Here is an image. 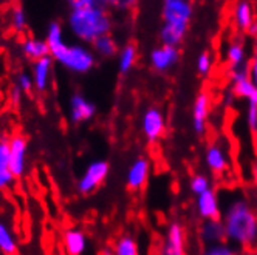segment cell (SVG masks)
<instances>
[{
  "instance_id": "cell-38",
  "label": "cell",
  "mask_w": 257,
  "mask_h": 255,
  "mask_svg": "<svg viewBox=\"0 0 257 255\" xmlns=\"http://www.w3.org/2000/svg\"><path fill=\"white\" fill-rule=\"evenodd\" d=\"M234 99H235V95H234V92L229 88L228 92L225 93V96H223V104H225V107H232L234 105Z\"/></svg>"
},
{
  "instance_id": "cell-21",
  "label": "cell",
  "mask_w": 257,
  "mask_h": 255,
  "mask_svg": "<svg viewBox=\"0 0 257 255\" xmlns=\"http://www.w3.org/2000/svg\"><path fill=\"white\" fill-rule=\"evenodd\" d=\"M21 51L31 62H38L50 56V48L45 39H39V38H27L21 45Z\"/></svg>"
},
{
  "instance_id": "cell-34",
  "label": "cell",
  "mask_w": 257,
  "mask_h": 255,
  "mask_svg": "<svg viewBox=\"0 0 257 255\" xmlns=\"http://www.w3.org/2000/svg\"><path fill=\"white\" fill-rule=\"evenodd\" d=\"M229 79H231L232 84L240 82V81H245V79H249L248 65L240 67V68H235V70H229Z\"/></svg>"
},
{
  "instance_id": "cell-13",
  "label": "cell",
  "mask_w": 257,
  "mask_h": 255,
  "mask_svg": "<svg viewBox=\"0 0 257 255\" xmlns=\"http://www.w3.org/2000/svg\"><path fill=\"white\" fill-rule=\"evenodd\" d=\"M195 212L203 221L218 220L222 218V206H220L218 193L214 189L206 190L195 198Z\"/></svg>"
},
{
  "instance_id": "cell-7",
  "label": "cell",
  "mask_w": 257,
  "mask_h": 255,
  "mask_svg": "<svg viewBox=\"0 0 257 255\" xmlns=\"http://www.w3.org/2000/svg\"><path fill=\"white\" fill-rule=\"evenodd\" d=\"M194 16V4L189 0H164L161 5L163 22L172 24H191Z\"/></svg>"
},
{
  "instance_id": "cell-28",
  "label": "cell",
  "mask_w": 257,
  "mask_h": 255,
  "mask_svg": "<svg viewBox=\"0 0 257 255\" xmlns=\"http://www.w3.org/2000/svg\"><path fill=\"white\" fill-rule=\"evenodd\" d=\"M209 189H212V184H211V178L206 173H194L189 178V192L195 198Z\"/></svg>"
},
{
  "instance_id": "cell-44",
  "label": "cell",
  "mask_w": 257,
  "mask_h": 255,
  "mask_svg": "<svg viewBox=\"0 0 257 255\" xmlns=\"http://www.w3.org/2000/svg\"><path fill=\"white\" fill-rule=\"evenodd\" d=\"M240 255H257V250L255 249H252V250H243Z\"/></svg>"
},
{
  "instance_id": "cell-19",
  "label": "cell",
  "mask_w": 257,
  "mask_h": 255,
  "mask_svg": "<svg viewBox=\"0 0 257 255\" xmlns=\"http://www.w3.org/2000/svg\"><path fill=\"white\" fill-rule=\"evenodd\" d=\"M225 61L231 70L248 65V53H246L245 41H242L240 38L231 41L225 50Z\"/></svg>"
},
{
  "instance_id": "cell-1",
  "label": "cell",
  "mask_w": 257,
  "mask_h": 255,
  "mask_svg": "<svg viewBox=\"0 0 257 255\" xmlns=\"http://www.w3.org/2000/svg\"><path fill=\"white\" fill-rule=\"evenodd\" d=\"M67 25L70 33L82 44H93L112 31V19L107 11L110 2L101 0H70Z\"/></svg>"
},
{
  "instance_id": "cell-33",
  "label": "cell",
  "mask_w": 257,
  "mask_h": 255,
  "mask_svg": "<svg viewBox=\"0 0 257 255\" xmlns=\"http://www.w3.org/2000/svg\"><path fill=\"white\" fill-rule=\"evenodd\" d=\"M246 125L252 133H257V107L248 105L246 107Z\"/></svg>"
},
{
  "instance_id": "cell-26",
  "label": "cell",
  "mask_w": 257,
  "mask_h": 255,
  "mask_svg": "<svg viewBox=\"0 0 257 255\" xmlns=\"http://www.w3.org/2000/svg\"><path fill=\"white\" fill-rule=\"evenodd\" d=\"M0 252L5 255H14L17 252V240L13 229L0 221Z\"/></svg>"
},
{
  "instance_id": "cell-27",
  "label": "cell",
  "mask_w": 257,
  "mask_h": 255,
  "mask_svg": "<svg viewBox=\"0 0 257 255\" xmlns=\"http://www.w3.org/2000/svg\"><path fill=\"white\" fill-rule=\"evenodd\" d=\"M8 22H10V27L16 33L25 31L27 27H28V16H27L25 8L22 5H14V7H11L10 14H8Z\"/></svg>"
},
{
  "instance_id": "cell-15",
  "label": "cell",
  "mask_w": 257,
  "mask_h": 255,
  "mask_svg": "<svg viewBox=\"0 0 257 255\" xmlns=\"http://www.w3.org/2000/svg\"><path fill=\"white\" fill-rule=\"evenodd\" d=\"M53 65L54 61L51 56L44 58L38 62H33L31 65V78L34 82V90L39 93H45L51 87L53 82Z\"/></svg>"
},
{
  "instance_id": "cell-11",
  "label": "cell",
  "mask_w": 257,
  "mask_h": 255,
  "mask_svg": "<svg viewBox=\"0 0 257 255\" xmlns=\"http://www.w3.org/2000/svg\"><path fill=\"white\" fill-rule=\"evenodd\" d=\"M211 115V95L205 90L198 92L192 104V129L195 135L203 136L208 129V119Z\"/></svg>"
},
{
  "instance_id": "cell-35",
  "label": "cell",
  "mask_w": 257,
  "mask_h": 255,
  "mask_svg": "<svg viewBox=\"0 0 257 255\" xmlns=\"http://www.w3.org/2000/svg\"><path fill=\"white\" fill-rule=\"evenodd\" d=\"M16 181V176L11 173L10 169H0V190L11 187Z\"/></svg>"
},
{
  "instance_id": "cell-36",
  "label": "cell",
  "mask_w": 257,
  "mask_h": 255,
  "mask_svg": "<svg viewBox=\"0 0 257 255\" xmlns=\"http://www.w3.org/2000/svg\"><path fill=\"white\" fill-rule=\"evenodd\" d=\"M8 98H10V102H11L13 107H19L21 102H22V99H24V93H22V90L14 84V85H11V88H10Z\"/></svg>"
},
{
  "instance_id": "cell-43",
  "label": "cell",
  "mask_w": 257,
  "mask_h": 255,
  "mask_svg": "<svg viewBox=\"0 0 257 255\" xmlns=\"http://www.w3.org/2000/svg\"><path fill=\"white\" fill-rule=\"evenodd\" d=\"M252 179H254V184L257 186V162L254 164V167H252Z\"/></svg>"
},
{
  "instance_id": "cell-30",
  "label": "cell",
  "mask_w": 257,
  "mask_h": 255,
  "mask_svg": "<svg viewBox=\"0 0 257 255\" xmlns=\"http://www.w3.org/2000/svg\"><path fill=\"white\" fill-rule=\"evenodd\" d=\"M200 255H237L235 247H232L229 243H218V244H211L205 246Z\"/></svg>"
},
{
  "instance_id": "cell-2",
  "label": "cell",
  "mask_w": 257,
  "mask_h": 255,
  "mask_svg": "<svg viewBox=\"0 0 257 255\" xmlns=\"http://www.w3.org/2000/svg\"><path fill=\"white\" fill-rule=\"evenodd\" d=\"M226 241L232 247H257V209L243 195H234L222 210Z\"/></svg>"
},
{
  "instance_id": "cell-31",
  "label": "cell",
  "mask_w": 257,
  "mask_h": 255,
  "mask_svg": "<svg viewBox=\"0 0 257 255\" xmlns=\"http://www.w3.org/2000/svg\"><path fill=\"white\" fill-rule=\"evenodd\" d=\"M16 85L22 90L24 95H31L34 92V82L31 78V73H27V71L19 73V76L16 79Z\"/></svg>"
},
{
  "instance_id": "cell-6",
  "label": "cell",
  "mask_w": 257,
  "mask_h": 255,
  "mask_svg": "<svg viewBox=\"0 0 257 255\" xmlns=\"http://www.w3.org/2000/svg\"><path fill=\"white\" fill-rule=\"evenodd\" d=\"M158 255H188L185 227L177 220L171 221L164 235V240L158 247Z\"/></svg>"
},
{
  "instance_id": "cell-3",
  "label": "cell",
  "mask_w": 257,
  "mask_h": 255,
  "mask_svg": "<svg viewBox=\"0 0 257 255\" xmlns=\"http://www.w3.org/2000/svg\"><path fill=\"white\" fill-rule=\"evenodd\" d=\"M54 62L61 64L71 73L85 75L96 64V56L93 50L82 44H65L61 50L50 54Z\"/></svg>"
},
{
  "instance_id": "cell-25",
  "label": "cell",
  "mask_w": 257,
  "mask_h": 255,
  "mask_svg": "<svg viewBox=\"0 0 257 255\" xmlns=\"http://www.w3.org/2000/svg\"><path fill=\"white\" fill-rule=\"evenodd\" d=\"M231 90L234 92L235 98L246 99L248 105H255L257 107V87L249 79H245V81L232 84Z\"/></svg>"
},
{
  "instance_id": "cell-42",
  "label": "cell",
  "mask_w": 257,
  "mask_h": 255,
  "mask_svg": "<svg viewBox=\"0 0 257 255\" xmlns=\"http://www.w3.org/2000/svg\"><path fill=\"white\" fill-rule=\"evenodd\" d=\"M251 61H257V41L252 44V51H251Z\"/></svg>"
},
{
  "instance_id": "cell-39",
  "label": "cell",
  "mask_w": 257,
  "mask_h": 255,
  "mask_svg": "<svg viewBox=\"0 0 257 255\" xmlns=\"http://www.w3.org/2000/svg\"><path fill=\"white\" fill-rule=\"evenodd\" d=\"M110 5H115V7H121V10H128L127 7H134L135 5V2H110Z\"/></svg>"
},
{
  "instance_id": "cell-4",
  "label": "cell",
  "mask_w": 257,
  "mask_h": 255,
  "mask_svg": "<svg viewBox=\"0 0 257 255\" xmlns=\"http://www.w3.org/2000/svg\"><path fill=\"white\" fill-rule=\"evenodd\" d=\"M108 172H110V166H108L107 161L98 159V161L90 162L88 166L85 167L82 176L79 178L78 184H76L79 193L90 195V193H93L95 190H98L102 186L105 178L108 176Z\"/></svg>"
},
{
  "instance_id": "cell-16",
  "label": "cell",
  "mask_w": 257,
  "mask_h": 255,
  "mask_svg": "<svg viewBox=\"0 0 257 255\" xmlns=\"http://www.w3.org/2000/svg\"><path fill=\"white\" fill-rule=\"evenodd\" d=\"M200 240L205 246L226 243V232L222 218L218 220H206L200 226Z\"/></svg>"
},
{
  "instance_id": "cell-24",
  "label": "cell",
  "mask_w": 257,
  "mask_h": 255,
  "mask_svg": "<svg viewBox=\"0 0 257 255\" xmlns=\"http://www.w3.org/2000/svg\"><path fill=\"white\" fill-rule=\"evenodd\" d=\"M115 255H140V247L135 236L131 233H122L113 244Z\"/></svg>"
},
{
  "instance_id": "cell-12",
  "label": "cell",
  "mask_w": 257,
  "mask_h": 255,
  "mask_svg": "<svg viewBox=\"0 0 257 255\" xmlns=\"http://www.w3.org/2000/svg\"><path fill=\"white\" fill-rule=\"evenodd\" d=\"M205 162H206L208 170L214 175H222V173L228 172L229 166H231L228 147L220 141L212 142L206 149Z\"/></svg>"
},
{
  "instance_id": "cell-40",
  "label": "cell",
  "mask_w": 257,
  "mask_h": 255,
  "mask_svg": "<svg viewBox=\"0 0 257 255\" xmlns=\"http://www.w3.org/2000/svg\"><path fill=\"white\" fill-rule=\"evenodd\" d=\"M246 33H248L249 36H257V19L252 22V25L248 28V31H246Z\"/></svg>"
},
{
  "instance_id": "cell-8",
  "label": "cell",
  "mask_w": 257,
  "mask_h": 255,
  "mask_svg": "<svg viewBox=\"0 0 257 255\" xmlns=\"http://www.w3.org/2000/svg\"><path fill=\"white\" fill-rule=\"evenodd\" d=\"M152 164L148 156H138L134 159V162L128 166L127 175H125V186L128 190L140 192L146 187L151 176Z\"/></svg>"
},
{
  "instance_id": "cell-41",
  "label": "cell",
  "mask_w": 257,
  "mask_h": 255,
  "mask_svg": "<svg viewBox=\"0 0 257 255\" xmlns=\"http://www.w3.org/2000/svg\"><path fill=\"white\" fill-rule=\"evenodd\" d=\"M99 255H115L113 253V247H108V246L107 247H102L101 252H99Z\"/></svg>"
},
{
  "instance_id": "cell-20",
  "label": "cell",
  "mask_w": 257,
  "mask_h": 255,
  "mask_svg": "<svg viewBox=\"0 0 257 255\" xmlns=\"http://www.w3.org/2000/svg\"><path fill=\"white\" fill-rule=\"evenodd\" d=\"M257 19L255 11L251 2L242 0L237 2L232 8V22L238 31H248V28L252 25V22Z\"/></svg>"
},
{
  "instance_id": "cell-23",
  "label": "cell",
  "mask_w": 257,
  "mask_h": 255,
  "mask_svg": "<svg viewBox=\"0 0 257 255\" xmlns=\"http://www.w3.org/2000/svg\"><path fill=\"white\" fill-rule=\"evenodd\" d=\"M91 45H93L95 56L98 54V56H101V58H115L118 54V51H119L118 44H116V41H115V38L112 34L102 36V38L95 41Z\"/></svg>"
},
{
  "instance_id": "cell-5",
  "label": "cell",
  "mask_w": 257,
  "mask_h": 255,
  "mask_svg": "<svg viewBox=\"0 0 257 255\" xmlns=\"http://www.w3.org/2000/svg\"><path fill=\"white\" fill-rule=\"evenodd\" d=\"M141 132L148 142L160 141L166 133V116L160 107L146 108L141 116Z\"/></svg>"
},
{
  "instance_id": "cell-17",
  "label": "cell",
  "mask_w": 257,
  "mask_h": 255,
  "mask_svg": "<svg viewBox=\"0 0 257 255\" xmlns=\"http://www.w3.org/2000/svg\"><path fill=\"white\" fill-rule=\"evenodd\" d=\"M189 25L186 24H172V22H163L160 33H158V39L161 45H169V47H180L185 41L186 34H188Z\"/></svg>"
},
{
  "instance_id": "cell-29",
  "label": "cell",
  "mask_w": 257,
  "mask_h": 255,
  "mask_svg": "<svg viewBox=\"0 0 257 255\" xmlns=\"http://www.w3.org/2000/svg\"><path fill=\"white\" fill-rule=\"evenodd\" d=\"M212 65H214V59H212V54L209 51H201L198 54V58L195 61V68L197 73L200 76H209V73L212 71Z\"/></svg>"
},
{
  "instance_id": "cell-37",
  "label": "cell",
  "mask_w": 257,
  "mask_h": 255,
  "mask_svg": "<svg viewBox=\"0 0 257 255\" xmlns=\"http://www.w3.org/2000/svg\"><path fill=\"white\" fill-rule=\"evenodd\" d=\"M248 71H249V81L257 87V61L248 62Z\"/></svg>"
},
{
  "instance_id": "cell-10",
  "label": "cell",
  "mask_w": 257,
  "mask_h": 255,
  "mask_svg": "<svg viewBox=\"0 0 257 255\" xmlns=\"http://www.w3.org/2000/svg\"><path fill=\"white\" fill-rule=\"evenodd\" d=\"M180 48L169 45H158L149 54V64L157 73H169L180 62Z\"/></svg>"
},
{
  "instance_id": "cell-18",
  "label": "cell",
  "mask_w": 257,
  "mask_h": 255,
  "mask_svg": "<svg viewBox=\"0 0 257 255\" xmlns=\"http://www.w3.org/2000/svg\"><path fill=\"white\" fill-rule=\"evenodd\" d=\"M62 244L67 255H82L87 249V235L78 227H70L62 235Z\"/></svg>"
},
{
  "instance_id": "cell-22",
  "label": "cell",
  "mask_w": 257,
  "mask_h": 255,
  "mask_svg": "<svg viewBox=\"0 0 257 255\" xmlns=\"http://www.w3.org/2000/svg\"><path fill=\"white\" fill-rule=\"evenodd\" d=\"M138 59V50L134 44H125L119 51H118V70L121 75H127L131 73L132 68L135 67Z\"/></svg>"
},
{
  "instance_id": "cell-9",
  "label": "cell",
  "mask_w": 257,
  "mask_h": 255,
  "mask_svg": "<svg viewBox=\"0 0 257 255\" xmlns=\"http://www.w3.org/2000/svg\"><path fill=\"white\" fill-rule=\"evenodd\" d=\"M28 161V141L22 135H13L10 138V164L8 169L11 173L19 178L27 170Z\"/></svg>"
},
{
  "instance_id": "cell-32",
  "label": "cell",
  "mask_w": 257,
  "mask_h": 255,
  "mask_svg": "<svg viewBox=\"0 0 257 255\" xmlns=\"http://www.w3.org/2000/svg\"><path fill=\"white\" fill-rule=\"evenodd\" d=\"M10 164V138L0 136V169H8Z\"/></svg>"
},
{
  "instance_id": "cell-14",
  "label": "cell",
  "mask_w": 257,
  "mask_h": 255,
  "mask_svg": "<svg viewBox=\"0 0 257 255\" xmlns=\"http://www.w3.org/2000/svg\"><path fill=\"white\" fill-rule=\"evenodd\" d=\"M96 115V105L88 101L85 96L76 93L70 98L68 104V116L73 124H82L90 121Z\"/></svg>"
}]
</instances>
